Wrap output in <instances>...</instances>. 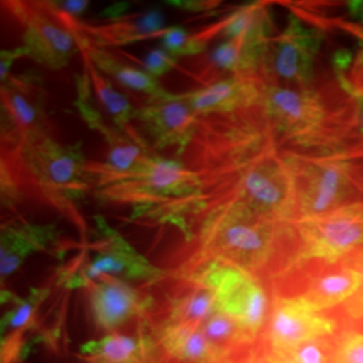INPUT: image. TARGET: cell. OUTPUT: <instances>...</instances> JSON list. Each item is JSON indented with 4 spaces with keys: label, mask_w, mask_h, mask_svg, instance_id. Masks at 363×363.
Returning <instances> with one entry per match:
<instances>
[{
    "label": "cell",
    "mask_w": 363,
    "mask_h": 363,
    "mask_svg": "<svg viewBox=\"0 0 363 363\" xmlns=\"http://www.w3.org/2000/svg\"><path fill=\"white\" fill-rule=\"evenodd\" d=\"M1 187L7 198L27 186L61 211H76L74 201L91 190L86 160L81 144L60 145L49 135L6 148Z\"/></svg>",
    "instance_id": "cell-1"
},
{
    "label": "cell",
    "mask_w": 363,
    "mask_h": 363,
    "mask_svg": "<svg viewBox=\"0 0 363 363\" xmlns=\"http://www.w3.org/2000/svg\"><path fill=\"white\" fill-rule=\"evenodd\" d=\"M91 190L97 198L111 203L130 205L136 217L190 198L201 187L194 169L177 160L150 155L135 169L116 172L103 163L86 166Z\"/></svg>",
    "instance_id": "cell-2"
},
{
    "label": "cell",
    "mask_w": 363,
    "mask_h": 363,
    "mask_svg": "<svg viewBox=\"0 0 363 363\" xmlns=\"http://www.w3.org/2000/svg\"><path fill=\"white\" fill-rule=\"evenodd\" d=\"M280 223L242 205L218 210L199 222V264L218 261L259 271L272 256Z\"/></svg>",
    "instance_id": "cell-3"
},
{
    "label": "cell",
    "mask_w": 363,
    "mask_h": 363,
    "mask_svg": "<svg viewBox=\"0 0 363 363\" xmlns=\"http://www.w3.org/2000/svg\"><path fill=\"white\" fill-rule=\"evenodd\" d=\"M191 280L213 292L218 311L237 322L245 340L256 337L265 320L267 296L252 273L218 261H205L198 264Z\"/></svg>",
    "instance_id": "cell-4"
},
{
    "label": "cell",
    "mask_w": 363,
    "mask_h": 363,
    "mask_svg": "<svg viewBox=\"0 0 363 363\" xmlns=\"http://www.w3.org/2000/svg\"><path fill=\"white\" fill-rule=\"evenodd\" d=\"M6 9L23 28L28 57L61 69L79 49L77 33L57 13L52 1H7Z\"/></svg>",
    "instance_id": "cell-5"
},
{
    "label": "cell",
    "mask_w": 363,
    "mask_h": 363,
    "mask_svg": "<svg viewBox=\"0 0 363 363\" xmlns=\"http://www.w3.org/2000/svg\"><path fill=\"white\" fill-rule=\"evenodd\" d=\"M296 228L301 247L289 267L311 259L337 262L363 247V205H347L320 217L300 218Z\"/></svg>",
    "instance_id": "cell-6"
},
{
    "label": "cell",
    "mask_w": 363,
    "mask_h": 363,
    "mask_svg": "<svg viewBox=\"0 0 363 363\" xmlns=\"http://www.w3.org/2000/svg\"><path fill=\"white\" fill-rule=\"evenodd\" d=\"M295 179L296 208L301 218L337 210L349 193V166L342 160L298 163L288 157Z\"/></svg>",
    "instance_id": "cell-7"
},
{
    "label": "cell",
    "mask_w": 363,
    "mask_h": 363,
    "mask_svg": "<svg viewBox=\"0 0 363 363\" xmlns=\"http://www.w3.org/2000/svg\"><path fill=\"white\" fill-rule=\"evenodd\" d=\"M259 105L273 130L295 142L308 140L325 117L319 97L308 88L264 85Z\"/></svg>",
    "instance_id": "cell-8"
},
{
    "label": "cell",
    "mask_w": 363,
    "mask_h": 363,
    "mask_svg": "<svg viewBox=\"0 0 363 363\" xmlns=\"http://www.w3.org/2000/svg\"><path fill=\"white\" fill-rule=\"evenodd\" d=\"M322 39L316 27L306 26L295 15H289L283 33L269 42L264 65L294 88H308Z\"/></svg>",
    "instance_id": "cell-9"
},
{
    "label": "cell",
    "mask_w": 363,
    "mask_h": 363,
    "mask_svg": "<svg viewBox=\"0 0 363 363\" xmlns=\"http://www.w3.org/2000/svg\"><path fill=\"white\" fill-rule=\"evenodd\" d=\"M1 111L6 118V148L46 135L43 93L38 79L30 76L9 77L1 84Z\"/></svg>",
    "instance_id": "cell-10"
},
{
    "label": "cell",
    "mask_w": 363,
    "mask_h": 363,
    "mask_svg": "<svg viewBox=\"0 0 363 363\" xmlns=\"http://www.w3.org/2000/svg\"><path fill=\"white\" fill-rule=\"evenodd\" d=\"M335 331V323L300 296L274 301L269 337L272 351H283L320 340Z\"/></svg>",
    "instance_id": "cell-11"
},
{
    "label": "cell",
    "mask_w": 363,
    "mask_h": 363,
    "mask_svg": "<svg viewBox=\"0 0 363 363\" xmlns=\"http://www.w3.org/2000/svg\"><path fill=\"white\" fill-rule=\"evenodd\" d=\"M135 118L143 123L156 148L179 145L186 150L199 123V117L189 104L186 94H169L150 99L148 104L138 109Z\"/></svg>",
    "instance_id": "cell-12"
},
{
    "label": "cell",
    "mask_w": 363,
    "mask_h": 363,
    "mask_svg": "<svg viewBox=\"0 0 363 363\" xmlns=\"http://www.w3.org/2000/svg\"><path fill=\"white\" fill-rule=\"evenodd\" d=\"M52 6L78 35L84 37L93 46L97 48L123 46L132 42L155 37L162 38L167 30L166 27H163L162 15L157 13H148L135 16L130 15L121 19L109 18L100 22H84L61 11L57 7L55 1H52Z\"/></svg>",
    "instance_id": "cell-13"
},
{
    "label": "cell",
    "mask_w": 363,
    "mask_h": 363,
    "mask_svg": "<svg viewBox=\"0 0 363 363\" xmlns=\"http://www.w3.org/2000/svg\"><path fill=\"white\" fill-rule=\"evenodd\" d=\"M262 89L257 73H244L213 81L186 99L198 117L228 115L259 105Z\"/></svg>",
    "instance_id": "cell-14"
},
{
    "label": "cell",
    "mask_w": 363,
    "mask_h": 363,
    "mask_svg": "<svg viewBox=\"0 0 363 363\" xmlns=\"http://www.w3.org/2000/svg\"><path fill=\"white\" fill-rule=\"evenodd\" d=\"M104 234V245L99 249L96 257L85 271L84 277L88 281L101 276L155 281L163 276L159 268L139 255L115 230L112 232L106 228Z\"/></svg>",
    "instance_id": "cell-15"
},
{
    "label": "cell",
    "mask_w": 363,
    "mask_h": 363,
    "mask_svg": "<svg viewBox=\"0 0 363 363\" xmlns=\"http://www.w3.org/2000/svg\"><path fill=\"white\" fill-rule=\"evenodd\" d=\"M91 303L97 323L115 330L147 310V298L121 279L103 276L91 286Z\"/></svg>",
    "instance_id": "cell-16"
},
{
    "label": "cell",
    "mask_w": 363,
    "mask_h": 363,
    "mask_svg": "<svg viewBox=\"0 0 363 363\" xmlns=\"http://www.w3.org/2000/svg\"><path fill=\"white\" fill-rule=\"evenodd\" d=\"M160 340L172 357L184 362L220 363L228 355L196 325L169 323L162 330Z\"/></svg>",
    "instance_id": "cell-17"
},
{
    "label": "cell",
    "mask_w": 363,
    "mask_h": 363,
    "mask_svg": "<svg viewBox=\"0 0 363 363\" xmlns=\"http://www.w3.org/2000/svg\"><path fill=\"white\" fill-rule=\"evenodd\" d=\"M77 106L91 128L101 133L109 147L108 160L103 163L105 167L116 172H127L139 166L147 156L150 155L147 147L135 142L123 130H116L103 123L100 115L86 104L82 91L78 93Z\"/></svg>",
    "instance_id": "cell-18"
},
{
    "label": "cell",
    "mask_w": 363,
    "mask_h": 363,
    "mask_svg": "<svg viewBox=\"0 0 363 363\" xmlns=\"http://www.w3.org/2000/svg\"><path fill=\"white\" fill-rule=\"evenodd\" d=\"M54 226L19 225L7 226L1 232L0 274L7 277L15 272L28 255L43 250L54 241Z\"/></svg>",
    "instance_id": "cell-19"
},
{
    "label": "cell",
    "mask_w": 363,
    "mask_h": 363,
    "mask_svg": "<svg viewBox=\"0 0 363 363\" xmlns=\"http://www.w3.org/2000/svg\"><path fill=\"white\" fill-rule=\"evenodd\" d=\"M77 37L81 52L85 54L100 72H103L109 77L115 78L118 84L133 91L145 93L150 96V99L163 97L169 93L160 86L155 77H152L147 72H143L142 69L135 66L123 64L117 61L113 55L105 52L104 49L93 46L86 39L78 34Z\"/></svg>",
    "instance_id": "cell-20"
},
{
    "label": "cell",
    "mask_w": 363,
    "mask_h": 363,
    "mask_svg": "<svg viewBox=\"0 0 363 363\" xmlns=\"http://www.w3.org/2000/svg\"><path fill=\"white\" fill-rule=\"evenodd\" d=\"M151 349L148 337L109 334L84 343L79 352L96 363H144Z\"/></svg>",
    "instance_id": "cell-21"
},
{
    "label": "cell",
    "mask_w": 363,
    "mask_h": 363,
    "mask_svg": "<svg viewBox=\"0 0 363 363\" xmlns=\"http://www.w3.org/2000/svg\"><path fill=\"white\" fill-rule=\"evenodd\" d=\"M361 286V274L352 268L346 267L337 273H330L318 279L306 294V298L318 312L333 308L337 304L347 303Z\"/></svg>",
    "instance_id": "cell-22"
},
{
    "label": "cell",
    "mask_w": 363,
    "mask_h": 363,
    "mask_svg": "<svg viewBox=\"0 0 363 363\" xmlns=\"http://www.w3.org/2000/svg\"><path fill=\"white\" fill-rule=\"evenodd\" d=\"M82 55L85 58L84 60L85 74L89 78L91 86L94 89V94L104 106L106 113L113 118V121L116 123V125H118L120 130H123L125 135H128L130 139H133L135 142L145 147L140 136H138L135 130L130 127V121L135 120L136 111L130 106L128 100L123 94L115 91V88L108 81V78H105L100 73V70L93 65L91 60L85 54H82Z\"/></svg>",
    "instance_id": "cell-23"
},
{
    "label": "cell",
    "mask_w": 363,
    "mask_h": 363,
    "mask_svg": "<svg viewBox=\"0 0 363 363\" xmlns=\"http://www.w3.org/2000/svg\"><path fill=\"white\" fill-rule=\"evenodd\" d=\"M194 283V289L175 300L169 323H182L201 327L218 311L213 292L202 284Z\"/></svg>",
    "instance_id": "cell-24"
},
{
    "label": "cell",
    "mask_w": 363,
    "mask_h": 363,
    "mask_svg": "<svg viewBox=\"0 0 363 363\" xmlns=\"http://www.w3.org/2000/svg\"><path fill=\"white\" fill-rule=\"evenodd\" d=\"M50 294L49 289H31L26 300H19L11 311L7 312L1 320V330H18L28 325L40 303Z\"/></svg>",
    "instance_id": "cell-25"
},
{
    "label": "cell",
    "mask_w": 363,
    "mask_h": 363,
    "mask_svg": "<svg viewBox=\"0 0 363 363\" xmlns=\"http://www.w3.org/2000/svg\"><path fill=\"white\" fill-rule=\"evenodd\" d=\"M199 328L211 342L217 345L220 342H230V340L244 342L245 340L240 325L223 312L217 311L213 313Z\"/></svg>",
    "instance_id": "cell-26"
},
{
    "label": "cell",
    "mask_w": 363,
    "mask_h": 363,
    "mask_svg": "<svg viewBox=\"0 0 363 363\" xmlns=\"http://www.w3.org/2000/svg\"><path fill=\"white\" fill-rule=\"evenodd\" d=\"M271 363H331L319 340L283 351H272Z\"/></svg>",
    "instance_id": "cell-27"
},
{
    "label": "cell",
    "mask_w": 363,
    "mask_h": 363,
    "mask_svg": "<svg viewBox=\"0 0 363 363\" xmlns=\"http://www.w3.org/2000/svg\"><path fill=\"white\" fill-rule=\"evenodd\" d=\"M331 363H363V334L346 331L337 340Z\"/></svg>",
    "instance_id": "cell-28"
},
{
    "label": "cell",
    "mask_w": 363,
    "mask_h": 363,
    "mask_svg": "<svg viewBox=\"0 0 363 363\" xmlns=\"http://www.w3.org/2000/svg\"><path fill=\"white\" fill-rule=\"evenodd\" d=\"M177 57L166 49H156L148 52L143 61V69L152 77L162 76L177 66Z\"/></svg>",
    "instance_id": "cell-29"
},
{
    "label": "cell",
    "mask_w": 363,
    "mask_h": 363,
    "mask_svg": "<svg viewBox=\"0 0 363 363\" xmlns=\"http://www.w3.org/2000/svg\"><path fill=\"white\" fill-rule=\"evenodd\" d=\"M352 268H355L361 274V286L359 291L346 303V311L354 319H359L363 318V252L357 256Z\"/></svg>",
    "instance_id": "cell-30"
},
{
    "label": "cell",
    "mask_w": 363,
    "mask_h": 363,
    "mask_svg": "<svg viewBox=\"0 0 363 363\" xmlns=\"http://www.w3.org/2000/svg\"><path fill=\"white\" fill-rule=\"evenodd\" d=\"M26 55L28 57V52L25 46L13 49V50H3L1 52V57H0V81H1V84L6 82L10 77V69H11L13 61L21 57H26Z\"/></svg>",
    "instance_id": "cell-31"
},
{
    "label": "cell",
    "mask_w": 363,
    "mask_h": 363,
    "mask_svg": "<svg viewBox=\"0 0 363 363\" xmlns=\"http://www.w3.org/2000/svg\"><path fill=\"white\" fill-rule=\"evenodd\" d=\"M57 7L64 11V13L73 16V18H77L79 13H84V10L88 7L89 1H81V0H70V1H55Z\"/></svg>",
    "instance_id": "cell-32"
},
{
    "label": "cell",
    "mask_w": 363,
    "mask_h": 363,
    "mask_svg": "<svg viewBox=\"0 0 363 363\" xmlns=\"http://www.w3.org/2000/svg\"><path fill=\"white\" fill-rule=\"evenodd\" d=\"M349 10H350V15L354 19H358V21L363 22V0L350 1L349 3Z\"/></svg>",
    "instance_id": "cell-33"
},
{
    "label": "cell",
    "mask_w": 363,
    "mask_h": 363,
    "mask_svg": "<svg viewBox=\"0 0 363 363\" xmlns=\"http://www.w3.org/2000/svg\"><path fill=\"white\" fill-rule=\"evenodd\" d=\"M359 118H361V128H362L363 132V99L359 103Z\"/></svg>",
    "instance_id": "cell-34"
},
{
    "label": "cell",
    "mask_w": 363,
    "mask_h": 363,
    "mask_svg": "<svg viewBox=\"0 0 363 363\" xmlns=\"http://www.w3.org/2000/svg\"><path fill=\"white\" fill-rule=\"evenodd\" d=\"M359 64H361V66L363 67V50L362 52H361V58H359Z\"/></svg>",
    "instance_id": "cell-35"
}]
</instances>
